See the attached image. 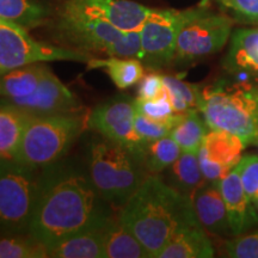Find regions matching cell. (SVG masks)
I'll return each instance as SVG.
<instances>
[{
	"label": "cell",
	"mask_w": 258,
	"mask_h": 258,
	"mask_svg": "<svg viewBox=\"0 0 258 258\" xmlns=\"http://www.w3.org/2000/svg\"><path fill=\"white\" fill-rule=\"evenodd\" d=\"M48 257L46 246L31 237H5L0 239V258H43Z\"/></svg>",
	"instance_id": "obj_30"
},
{
	"label": "cell",
	"mask_w": 258,
	"mask_h": 258,
	"mask_svg": "<svg viewBox=\"0 0 258 258\" xmlns=\"http://www.w3.org/2000/svg\"><path fill=\"white\" fill-rule=\"evenodd\" d=\"M49 67L42 62L19 67L0 78L2 102H12L31 95Z\"/></svg>",
	"instance_id": "obj_21"
},
{
	"label": "cell",
	"mask_w": 258,
	"mask_h": 258,
	"mask_svg": "<svg viewBox=\"0 0 258 258\" xmlns=\"http://www.w3.org/2000/svg\"><path fill=\"white\" fill-rule=\"evenodd\" d=\"M118 217L145 247L148 257H157L180 228L199 221L191 198L157 175L144 179Z\"/></svg>",
	"instance_id": "obj_2"
},
{
	"label": "cell",
	"mask_w": 258,
	"mask_h": 258,
	"mask_svg": "<svg viewBox=\"0 0 258 258\" xmlns=\"http://www.w3.org/2000/svg\"><path fill=\"white\" fill-rule=\"evenodd\" d=\"M135 101L117 96L96 106L86 117V127L144 157L145 145L135 132Z\"/></svg>",
	"instance_id": "obj_11"
},
{
	"label": "cell",
	"mask_w": 258,
	"mask_h": 258,
	"mask_svg": "<svg viewBox=\"0 0 258 258\" xmlns=\"http://www.w3.org/2000/svg\"><path fill=\"white\" fill-rule=\"evenodd\" d=\"M59 38L73 49L104 53L112 43L123 36L124 31L115 28L104 19L88 15L62 4L55 25Z\"/></svg>",
	"instance_id": "obj_10"
},
{
	"label": "cell",
	"mask_w": 258,
	"mask_h": 258,
	"mask_svg": "<svg viewBox=\"0 0 258 258\" xmlns=\"http://www.w3.org/2000/svg\"><path fill=\"white\" fill-rule=\"evenodd\" d=\"M200 112L208 128L237 135L245 146L258 145V82L219 80L206 86Z\"/></svg>",
	"instance_id": "obj_3"
},
{
	"label": "cell",
	"mask_w": 258,
	"mask_h": 258,
	"mask_svg": "<svg viewBox=\"0 0 258 258\" xmlns=\"http://www.w3.org/2000/svg\"><path fill=\"white\" fill-rule=\"evenodd\" d=\"M198 110L190 111L171 131L170 137L179 145L182 152H199L207 135V123Z\"/></svg>",
	"instance_id": "obj_26"
},
{
	"label": "cell",
	"mask_w": 258,
	"mask_h": 258,
	"mask_svg": "<svg viewBox=\"0 0 258 258\" xmlns=\"http://www.w3.org/2000/svg\"><path fill=\"white\" fill-rule=\"evenodd\" d=\"M191 200L198 220L206 231L217 235L232 234L220 182L206 180L194 192Z\"/></svg>",
	"instance_id": "obj_15"
},
{
	"label": "cell",
	"mask_w": 258,
	"mask_h": 258,
	"mask_svg": "<svg viewBox=\"0 0 258 258\" xmlns=\"http://www.w3.org/2000/svg\"><path fill=\"white\" fill-rule=\"evenodd\" d=\"M30 115L0 103V159H15Z\"/></svg>",
	"instance_id": "obj_22"
},
{
	"label": "cell",
	"mask_w": 258,
	"mask_h": 258,
	"mask_svg": "<svg viewBox=\"0 0 258 258\" xmlns=\"http://www.w3.org/2000/svg\"><path fill=\"white\" fill-rule=\"evenodd\" d=\"M138 99H153L158 98L165 91L163 76L158 73H150L144 76L139 82Z\"/></svg>",
	"instance_id": "obj_36"
},
{
	"label": "cell",
	"mask_w": 258,
	"mask_h": 258,
	"mask_svg": "<svg viewBox=\"0 0 258 258\" xmlns=\"http://www.w3.org/2000/svg\"><path fill=\"white\" fill-rule=\"evenodd\" d=\"M224 250L226 256L232 258H258V233L226 240Z\"/></svg>",
	"instance_id": "obj_34"
},
{
	"label": "cell",
	"mask_w": 258,
	"mask_h": 258,
	"mask_svg": "<svg viewBox=\"0 0 258 258\" xmlns=\"http://www.w3.org/2000/svg\"><path fill=\"white\" fill-rule=\"evenodd\" d=\"M234 21L226 15L199 8L182 28L176 48V61L189 62L221 50L231 36Z\"/></svg>",
	"instance_id": "obj_9"
},
{
	"label": "cell",
	"mask_w": 258,
	"mask_h": 258,
	"mask_svg": "<svg viewBox=\"0 0 258 258\" xmlns=\"http://www.w3.org/2000/svg\"><path fill=\"white\" fill-rule=\"evenodd\" d=\"M0 103L15 106L30 116L80 111V103L77 97L60 82L50 69L31 95L12 102Z\"/></svg>",
	"instance_id": "obj_12"
},
{
	"label": "cell",
	"mask_w": 258,
	"mask_h": 258,
	"mask_svg": "<svg viewBox=\"0 0 258 258\" xmlns=\"http://www.w3.org/2000/svg\"><path fill=\"white\" fill-rule=\"evenodd\" d=\"M214 247L199 221L180 228L157 258H212Z\"/></svg>",
	"instance_id": "obj_16"
},
{
	"label": "cell",
	"mask_w": 258,
	"mask_h": 258,
	"mask_svg": "<svg viewBox=\"0 0 258 258\" xmlns=\"http://www.w3.org/2000/svg\"><path fill=\"white\" fill-rule=\"evenodd\" d=\"M92 57L70 47L51 46L36 41L27 29L0 19V78L11 71L47 61H74L88 63Z\"/></svg>",
	"instance_id": "obj_7"
},
{
	"label": "cell",
	"mask_w": 258,
	"mask_h": 258,
	"mask_svg": "<svg viewBox=\"0 0 258 258\" xmlns=\"http://www.w3.org/2000/svg\"><path fill=\"white\" fill-rule=\"evenodd\" d=\"M163 82L175 112L188 114L190 111H200L202 101V89L200 86L172 76H163Z\"/></svg>",
	"instance_id": "obj_27"
},
{
	"label": "cell",
	"mask_w": 258,
	"mask_h": 258,
	"mask_svg": "<svg viewBox=\"0 0 258 258\" xmlns=\"http://www.w3.org/2000/svg\"><path fill=\"white\" fill-rule=\"evenodd\" d=\"M196 9L152 10L141 28V51L139 60L158 70L175 60L177 40L184 24L195 15Z\"/></svg>",
	"instance_id": "obj_8"
},
{
	"label": "cell",
	"mask_w": 258,
	"mask_h": 258,
	"mask_svg": "<svg viewBox=\"0 0 258 258\" xmlns=\"http://www.w3.org/2000/svg\"><path fill=\"white\" fill-rule=\"evenodd\" d=\"M40 175L15 159H0V232H29L36 206Z\"/></svg>",
	"instance_id": "obj_6"
},
{
	"label": "cell",
	"mask_w": 258,
	"mask_h": 258,
	"mask_svg": "<svg viewBox=\"0 0 258 258\" xmlns=\"http://www.w3.org/2000/svg\"><path fill=\"white\" fill-rule=\"evenodd\" d=\"M89 173L53 163L40 175V186L29 237L49 247L59 241L101 227L111 217Z\"/></svg>",
	"instance_id": "obj_1"
},
{
	"label": "cell",
	"mask_w": 258,
	"mask_h": 258,
	"mask_svg": "<svg viewBox=\"0 0 258 258\" xmlns=\"http://www.w3.org/2000/svg\"><path fill=\"white\" fill-rule=\"evenodd\" d=\"M98 69L104 70L116 88L120 90H127L138 84L145 73L143 62L135 57L109 56L108 59L92 57L88 62V70Z\"/></svg>",
	"instance_id": "obj_23"
},
{
	"label": "cell",
	"mask_w": 258,
	"mask_h": 258,
	"mask_svg": "<svg viewBox=\"0 0 258 258\" xmlns=\"http://www.w3.org/2000/svg\"><path fill=\"white\" fill-rule=\"evenodd\" d=\"M48 9L36 0H0V19L28 29L43 24Z\"/></svg>",
	"instance_id": "obj_25"
},
{
	"label": "cell",
	"mask_w": 258,
	"mask_h": 258,
	"mask_svg": "<svg viewBox=\"0 0 258 258\" xmlns=\"http://www.w3.org/2000/svg\"><path fill=\"white\" fill-rule=\"evenodd\" d=\"M105 258H146L147 251L125 227L120 217H111L103 226Z\"/></svg>",
	"instance_id": "obj_20"
},
{
	"label": "cell",
	"mask_w": 258,
	"mask_h": 258,
	"mask_svg": "<svg viewBox=\"0 0 258 258\" xmlns=\"http://www.w3.org/2000/svg\"><path fill=\"white\" fill-rule=\"evenodd\" d=\"M245 148L243 140L237 135L226 131L208 132L199 150V156L207 158L213 163L230 171L240 160V154Z\"/></svg>",
	"instance_id": "obj_17"
},
{
	"label": "cell",
	"mask_w": 258,
	"mask_h": 258,
	"mask_svg": "<svg viewBox=\"0 0 258 258\" xmlns=\"http://www.w3.org/2000/svg\"><path fill=\"white\" fill-rule=\"evenodd\" d=\"M135 108L137 111L145 116H147L151 120L163 122L175 127L178 122L184 117L185 114H177L173 110V106L167 95L166 88L163 95L158 98L153 99H135Z\"/></svg>",
	"instance_id": "obj_29"
},
{
	"label": "cell",
	"mask_w": 258,
	"mask_h": 258,
	"mask_svg": "<svg viewBox=\"0 0 258 258\" xmlns=\"http://www.w3.org/2000/svg\"><path fill=\"white\" fill-rule=\"evenodd\" d=\"M141 51L140 30L125 31L120 40L112 43L105 51L108 56L135 57L139 59Z\"/></svg>",
	"instance_id": "obj_33"
},
{
	"label": "cell",
	"mask_w": 258,
	"mask_h": 258,
	"mask_svg": "<svg viewBox=\"0 0 258 258\" xmlns=\"http://www.w3.org/2000/svg\"><path fill=\"white\" fill-rule=\"evenodd\" d=\"M103 226L84 231L59 241L47 250L48 257L105 258Z\"/></svg>",
	"instance_id": "obj_18"
},
{
	"label": "cell",
	"mask_w": 258,
	"mask_h": 258,
	"mask_svg": "<svg viewBox=\"0 0 258 258\" xmlns=\"http://www.w3.org/2000/svg\"><path fill=\"white\" fill-rule=\"evenodd\" d=\"M220 189L227 209L232 235L243 234L258 225V214L252 206L253 202L245 192L235 167L220 180Z\"/></svg>",
	"instance_id": "obj_14"
},
{
	"label": "cell",
	"mask_w": 258,
	"mask_h": 258,
	"mask_svg": "<svg viewBox=\"0 0 258 258\" xmlns=\"http://www.w3.org/2000/svg\"><path fill=\"white\" fill-rule=\"evenodd\" d=\"M172 127L163 122H158L151 120L147 116H145L137 111L135 115V132L141 139L145 145H148L153 141L159 140L161 138L169 137Z\"/></svg>",
	"instance_id": "obj_32"
},
{
	"label": "cell",
	"mask_w": 258,
	"mask_h": 258,
	"mask_svg": "<svg viewBox=\"0 0 258 258\" xmlns=\"http://www.w3.org/2000/svg\"><path fill=\"white\" fill-rule=\"evenodd\" d=\"M234 167L239 173L245 192L253 202L258 196V156L249 154L241 157Z\"/></svg>",
	"instance_id": "obj_31"
},
{
	"label": "cell",
	"mask_w": 258,
	"mask_h": 258,
	"mask_svg": "<svg viewBox=\"0 0 258 258\" xmlns=\"http://www.w3.org/2000/svg\"><path fill=\"white\" fill-rule=\"evenodd\" d=\"M88 161L96 190L114 208L123 207L147 177L141 154L104 137L90 144Z\"/></svg>",
	"instance_id": "obj_4"
},
{
	"label": "cell",
	"mask_w": 258,
	"mask_h": 258,
	"mask_svg": "<svg viewBox=\"0 0 258 258\" xmlns=\"http://www.w3.org/2000/svg\"><path fill=\"white\" fill-rule=\"evenodd\" d=\"M241 23L258 24V0H217Z\"/></svg>",
	"instance_id": "obj_35"
},
{
	"label": "cell",
	"mask_w": 258,
	"mask_h": 258,
	"mask_svg": "<svg viewBox=\"0 0 258 258\" xmlns=\"http://www.w3.org/2000/svg\"><path fill=\"white\" fill-rule=\"evenodd\" d=\"M182 154V148L172 138L165 137L148 144L144 152V166L147 173L158 175L169 169Z\"/></svg>",
	"instance_id": "obj_28"
},
{
	"label": "cell",
	"mask_w": 258,
	"mask_h": 258,
	"mask_svg": "<svg viewBox=\"0 0 258 258\" xmlns=\"http://www.w3.org/2000/svg\"><path fill=\"white\" fill-rule=\"evenodd\" d=\"M253 203H254V205H256V206H257V208H258V196H257V198H256V199H254V201H253Z\"/></svg>",
	"instance_id": "obj_37"
},
{
	"label": "cell",
	"mask_w": 258,
	"mask_h": 258,
	"mask_svg": "<svg viewBox=\"0 0 258 258\" xmlns=\"http://www.w3.org/2000/svg\"><path fill=\"white\" fill-rule=\"evenodd\" d=\"M224 67L233 73L258 72V27L233 32Z\"/></svg>",
	"instance_id": "obj_19"
},
{
	"label": "cell",
	"mask_w": 258,
	"mask_h": 258,
	"mask_svg": "<svg viewBox=\"0 0 258 258\" xmlns=\"http://www.w3.org/2000/svg\"><path fill=\"white\" fill-rule=\"evenodd\" d=\"M63 4L104 19L124 32L141 30L153 10L131 0H66Z\"/></svg>",
	"instance_id": "obj_13"
},
{
	"label": "cell",
	"mask_w": 258,
	"mask_h": 258,
	"mask_svg": "<svg viewBox=\"0 0 258 258\" xmlns=\"http://www.w3.org/2000/svg\"><path fill=\"white\" fill-rule=\"evenodd\" d=\"M86 117L80 111L30 116L15 160L36 170L56 163L88 128Z\"/></svg>",
	"instance_id": "obj_5"
},
{
	"label": "cell",
	"mask_w": 258,
	"mask_h": 258,
	"mask_svg": "<svg viewBox=\"0 0 258 258\" xmlns=\"http://www.w3.org/2000/svg\"><path fill=\"white\" fill-rule=\"evenodd\" d=\"M199 152H182L170 166L171 185L191 198L194 192L206 182L199 163Z\"/></svg>",
	"instance_id": "obj_24"
}]
</instances>
